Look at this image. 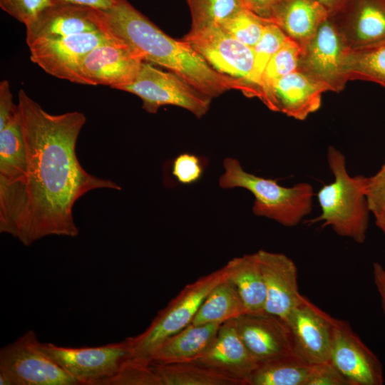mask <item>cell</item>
Returning a JSON list of instances; mask_svg holds the SVG:
<instances>
[{
	"label": "cell",
	"mask_w": 385,
	"mask_h": 385,
	"mask_svg": "<svg viewBox=\"0 0 385 385\" xmlns=\"http://www.w3.org/2000/svg\"><path fill=\"white\" fill-rule=\"evenodd\" d=\"M17 105L27 167L20 180L0 188V232L25 246L48 236L76 237V201L93 190L121 187L81 165L76 147L86 121L83 113H48L23 89Z\"/></svg>",
	"instance_id": "1"
},
{
	"label": "cell",
	"mask_w": 385,
	"mask_h": 385,
	"mask_svg": "<svg viewBox=\"0 0 385 385\" xmlns=\"http://www.w3.org/2000/svg\"><path fill=\"white\" fill-rule=\"evenodd\" d=\"M99 25L143 61L168 68L212 99L232 89L245 93L240 81L217 72L188 43L165 34L128 0H117L111 9L100 10Z\"/></svg>",
	"instance_id": "2"
},
{
	"label": "cell",
	"mask_w": 385,
	"mask_h": 385,
	"mask_svg": "<svg viewBox=\"0 0 385 385\" xmlns=\"http://www.w3.org/2000/svg\"><path fill=\"white\" fill-rule=\"evenodd\" d=\"M327 162L334 175L332 183L317 192L321 214L309 222H321L339 236L363 243L366 238L370 210L366 195V177L351 176L344 155L334 146L327 150Z\"/></svg>",
	"instance_id": "3"
},
{
	"label": "cell",
	"mask_w": 385,
	"mask_h": 385,
	"mask_svg": "<svg viewBox=\"0 0 385 385\" xmlns=\"http://www.w3.org/2000/svg\"><path fill=\"white\" fill-rule=\"evenodd\" d=\"M222 164L224 172L219 179L220 187L250 191L255 197V215L269 218L285 227H294L311 212L314 194L310 184L303 182L284 187L274 180L245 171L235 158H227Z\"/></svg>",
	"instance_id": "4"
},
{
	"label": "cell",
	"mask_w": 385,
	"mask_h": 385,
	"mask_svg": "<svg viewBox=\"0 0 385 385\" xmlns=\"http://www.w3.org/2000/svg\"><path fill=\"white\" fill-rule=\"evenodd\" d=\"M225 279L222 267L186 284L158 312L145 331L128 337L133 357L148 361L150 354L163 341L192 323L205 298Z\"/></svg>",
	"instance_id": "5"
},
{
	"label": "cell",
	"mask_w": 385,
	"mask_h": 385,
	"mask_svg": "<svg viewBox=\"0 0 385 385\" xmlns=\"http://www.w3.org/2000/svg\"><path fill=\"white\" fill-rule=\"evenodd\" d=\"M0 385H78L29 330L0 350Z\"/></svg>",
	"instance_id": "6"
},
{
	"label": "cell",
	"mask_w": 385,
	"mask_h": 385,
	"mask_svg": "<svg viewBox=\"0 0 385 385\" xmlns=\"http://www.w3.org/2000/svg\"><path fill=\"white\" fill-rule=\"evenodd\" d=\"M115 89L138 96L143 108L156 113L163 106L171 105L188 110L197 118L208 111L212 98L172 71H164L143 61L135 78Z\"/></svg>",
	"instance_id": "7"
},
{
	"label": "cell",
	"mask_w": 385,
	"mask_h": 385,
	"mask_svg": "<svg viewBox=\"0 0 385 385\" xmlns=\"http://www.w3.org/2000/svg\"><path fill=\"white\" fill-rule=\"evenodd\" d=\"M217 72L240 81L245 96L260 98L261 88L254 78L252 48L225 31L220 26L188 32L183 38Z\"/></svg>",
	"instance_id": "8"
},
{
	"label": "cell",
	"mask_w": 385,
	"mask_h": 385,
	"mask_svg": "<svg viewBox=\"0 0 385 385\" xmlns=\"http://www.w3.org/2000/svg\"><path fill=\"white\" fill-rule=\"evenodd\" d=\"M42 347L78 385H107L133 357L128 337L98 346L68 347L42 343Z\"/></svg>",
	"instance_id": "9"
},
{
	"label": "cell",
	"mask_w": 385,
	"mask_h": 385,
	"mask_svg": "<svg viewBox=\"0 0 385 385\" xmlns=\"http://www.w3.org/2000/svg\"><path fill=\"white\" fill-rule=\"evenodd\" d=\"M347 51L334 20L329 16L302 48L298 69L322 84L327 91L339 93L348 81L343 69Z\"/></svg>",
	"instance_id": "10"
},
{
	"label": "cell",
	"mask_w": 385,
	"mask_h": 385,
	"mask_svg": "<svg viewBox=\"0 0 385 385\" xmlns=\"http://www.w3.org/2000/svg\"><path fill=\"white\" fill-rule=\"evenodd\" d=\"M143 61L125 43L113 38L87 53L77 70L76 83L108 86L131 83Z\"/></svg>",
	"instance_id": "11"
},
{
	"label": "cell",
	"mask_w": 385,
	"mask_h": 385,
	"mask_svg": "<svg viewBox=\"0 0 385 385\" xmlns=\"http://www.w3.org/2000/svg\"><path fill=\"white\" fill-rule=\"evenodd\" d=\"M112 39L102 31L37 40L29 45L30 58L47 73L76 83L81 60L92 49Z\"/></svg>",
	"instance_id": "12"
},
{
	"label": "cell",
	"mask_w": 385,
	"mask_h": 385,
	"mask_svg": "<svg viewBox=\"0 0 385 385\" xmlns=\"http://www.w3.org/2000/svg\"><path fill=\"white\" fill-rule=\"evenodd\" d=\"M338 322V319L304 297L287 320L292 334L294 354L309 364L329 361Z\"/></svg>",
	"instance_id": "13"
},
{
	"label": "cell",
	"mask_w": 385,
	"mask_h": 385,
	"mask_svg": "<svg viewBox=\"0 0 385 385\" xmlns=\"http://www.w3.org/2000/svg\"><path fill=\"white\" fill-rule=\"evenodd\" d=\"M330 361L351 385L384 382L381 362L344 320L339 319L334 329Z\"/></svg>",
	"instance_id": "14"
},
{
	"label": "cell",
	"mask_w": 385,
	"mask_h": 385,
	"mask_svg": "<svg viewBox=\"0 0 385 385\" xmlns=\"http://www.w3.org/2000/svg\"><path fill=\"white\" fill-rule=\"evenodd\" d=\"M326 91L322 84L297 69L264 88L260 100L272 111L303 120L319 110Z\"/></svg>",
	"instance_id": "15"
},
{
	"label": "cell",
	"mask_w": 385,
	"mask_h": 385,
	"mask_svg": "<svg viewBox=\"0 0 385 385\" xmlns=\"http://www.w3.org/2000/svg\"><path fill=\"white\" fill-rule=\"evenodd\" d=\"M235 320L243 342L260 365L294 354L292 332L283 319L262 313L245 314Z\"/></svg>",
	"instance_id": "16"
},
{
	"label": "cell",
	"mask_w": 385,
	"mask_h": 385,
	"mask_svg": "<svg viewBox=\"0 0 385 385\" xmlns=\"http://www.w3.org/2000/svg\"><path fill=\"white\" fill-rule=\"evenodd\" d=\"M331 16L348 51L385 43V0H351Z\"/></svg>",
	"instance_id": "17"
},
{
	"label": "cell",
	"mask_w": 385,
	"mask_h": 385,
	"mask_svg": "<svg viewBox=\"0 0 385 385\" xmlns=\"http://www.w3.org/2000/svg\"><path fill=\"white\" fill-rule=\"evenodd\" d=\"M257 253L267 289L265 312L287 322L304 298L299 290L297 266L282 253L264 250Z\"/></svg>",
	"instance_id": "18"
},
{
	"label": "cell",
	"mask_w": 385,
	"mask_h": 385,
	"mask_svg": "<svg viewBox=\"0 0 385 385\" xmlns=\"http://www.w3.org/2000/svg\"><path fill=\"white\" fill-rule=\"evenodd\" d=\"M192 361L230 375L243 385H248L260 366L243 342L235 319L221 324L207 349Z\"/></svg>",
	"instance_id": "19"
},
{
	"label": "cell",
	"mask_w": 385,
	"mask_h": 385,
	"mask_svg": "<svg viewBox=\"0 0 385 385\" xmlns=\"http://www.w3.org/2000/svg\"><path fill=\"white\" fill-rule=\"evenodd\" d=\"M25 26L28 46L37 40L101 31L99 9L64 4L48 6Z\"/></svg>",
	"instance_id": "20"
},
{
	"label": "cell",
	"mask_w": 385,
	"mask_h": 385,
	"mask_svg": "<svg viewBox=\"0 0 385 385\" xmlns=\"http://www.w3.org/2000/svg\"><path fill=\"white\" fill-rule=\"evenodd\" d=\"M329 16L327 10L317 0H282L270 21L303 48Z\"/></svg>",
	"instance_id": "21"
},
{
	"label": "cell",
	"mask_w": 385,
	"mask_h": 385,
	"mask_svg": "<svg viewBox=\"0 0 385 385\" xmlns=\"http://www.w3.org/2000/svg\"><path fill=\"white\" fill-rule=\"evenodd\" d=\"M221 324H190L163 341L150 354L148 361L173 364L192 361L215 339Z\"/></svg>",
	"instance_id": "22"
},
{
	"label": "cell",
	"mask_w": 385,
	"mask_h": 385,
	"mask_svg": "<svg viewBox=\"0 0 385 385\" xmlns=\"http://www.w3.org/2000/svg\"><path fill=\"white\" fill-rule=\"evenodd\" d=\"M223 268L226 279L237 289L247 314L266 313L267 289L257 252L235 257Z\"/></svg>",
	"instance_id": "23"
},
{
	"label": "cell",
	"mask_w": 385,
	"mask_h": 385,
	"mask_svg": "<svg viewBox=\"0 0 385 385\" xmlns=\"http://www.w3.org/2000/svg\"><path fill=\"white\" fill-rule=\"evenodd\" d=\"M26 167V147L17 107L15 113L0 128V188L20 180Z\"/></svg>",
	"instance_id": "24"
},
{
	"label": "cell",
	"mask_w": 385,
	"mask_h": 385,
	"mask_svg": "<svg viewBox=\"0 0 385 385\" xmlns=\"http://www.w3.org/2000/svg\"><path fill=\"white\" fill-rule=\"evenodd\" d=\"M245 314L246 308L237 289L225 278L205 298L191 324H222Z\"/></svg>",
	"instance_id": "25"
},
{
	"label": "cell",
	"mask_w": 385,
	"mask_h": 385,
	"mask_svg": "<svg viewBox=\"0 0 385 385\" xmlns=\"http://www.w3.org/2000/svg\"><path fill=\"white\" fill-rule=\"evenodd\" d=\"M153 364L162 385H243L230 375L195 361Z\"/></svg>",
	"instance_id": "26"
},
{
	"label": "cell",
	"mask_w": 385,
	"mask_h": 385,
	"mask_svg": "<svg viewBox=\"0 0 385 385\" xmlns=\"http://www.w3.org/2000/svg\"><path fill=\"white\" fill-rule=\"evenodd\" d=\"M311 366L292 354L261 364L248 385H304Z\"/></svg>",
	"instance_id": "27"
},
{
	"label": "cell",
	"mask_w": 385,
	"mask_h": 385,
	"mask_svg": "<svg viewBox=\"0 0 385 385\" xmlns=\"http://www.w3.org/2000/svg\"><path fill=\"white\" fill-rule=\"evenodd\" d=\"M343 69L348 81H370L385 88V43L361 51H347Z\"/></svg>",
	"instance_id": "28"
},
{
	"label": "cell",
	"mask_w": 385,
	"mask_h": 385,
	"mask_svg": "<svg viewBox=\"0 0 385 385\" xmlns=\"http://www.w3.org/2000/svg\"><path fill=\"white\" fill-rule=\"evenodd\" d=\"M191 16L190 32L220 26L246 9L243 0H186Z\"/></svg>",
	"instance_id": "29"
},
{
	"label": "cell",
	"mask_w": 385,
	"mask_h": 385,
	"mask_svg": "<svg viewBox=\"0 0 385 385\" xmlns=\"http://www.w3.org/2000/svg\"><path fill=\"white\" fill-rule=\"evenodd\" d=\"M302 52V46L288 38L266 66L261 79V95L264 88L298 69Z\"/></svg>",
	"instance_id": "30"
},
{
	"label": "cell",
	"mask_w": 385,
	"mask_h": 385,
	"mask_svg": "<svg viewBox=\"0 0 385 385\" xmlns=\"http://www.w3.org/2000/svg\"><path fill=\"white\" fill-rule=\"evenodd\" d=\"M270 20L244 9L223 22L220 26L235 38L253 48L262 36Z\"/></svg>",
	"instance_id": "31"
},
{
	"label": "cell",
	"mask_w": 385,
	"mask_h": 385,
	"mask_svg": "<svg viewBox=\"0 0 385 385\" xmlns=\"http://www.w3.org/2000/svg\"><path fill=\"white\" fill-rule=\"evenodd\" d=\"M288 38L277 25L270 21L266 25L260 40L252 48L254 53V78L260 88L262 76L267 63L272 56L284 44Z\"/></svg>",
	"instance_id": "32"
},
{
	"label": "cell",
	"mask_w": 385,
	"mask_h": 385,
	"mask_svg": "<svg viewBox=\"0 0 385 385\" xmlns=\"http://www.w3.org/2000/svg\"><path fill=\"white\" fill-rule=\"evenodd\" d=\"M107 385H162L152 362L131 357Z\"/></svg>",
	"instance_id": "33"
},
{
	"label": "cell",
	"mask_w": 385,
	"mask_h": 385,
	"mask_svg": "<svg viewBox=\"0 0 385 385\" xmlns=\"http://www.w3.org/2000/svg\"><path fill=\"white\" fill-rule=\"evenodd\" d=\"M53 4V0H0L1 9L25 26Z\"/></svg>",
	"instance_id": "34"
},
{
	"label": "cell",
	"mask_w": 385,
	"mask_h": 385,
	"mask_svg": "<svg viewBox=\"0 0 385 385\" xmlns=\"http://www.w3.org/2000/svg\"><path fill=\"white\" fill-rule=\"evenodd\" d=\"M203 168L198 157L184 153L178 155L172 165V174L183 185L197 182L202 177Z\"/></svg>",
	"instance_id": "35"
},
{
	"label": "cell",
	"mask_w": 385,
	"mask_h": 385,
	"mask_svg": "<svg viewBox=\"0 0 385 385\" xmlns=\"http://www.w3.org/2000/svg\"><path fill=\"white\" fill-rule=\"evenodd\" d=\"M366 195L374 217L385 212V160L374 175L366 177Z\"/></svg>",
	"instance_id": "36"
},
{
	"label": "cell",
	"mask_w": 385,
	"mask_h": 385,
	"mask_svg": "<svg viewBox=\"0 0 385 385\" xmlns=\"http://www.w3.org/2000/svg\"><path fill=\"white\" fill-rule=\"evenodd\" d=\"M304 385H351V383L329 360L312 364Z\"/></svg>",
	"instance_id": "37"
},
{
	"label": "cell",
	"mask_w": 385,
	"mask_h": 385,
	"mask_svg": "<svg viewBox=\"0 0 385 385\" xmlns=\"http://www.w3.org/2000/svg\"><path fill=\"white\" fill-rule=\"evenodd\" d=\"M17 104L13 101L9 82L3 80L0 83V128L11 118L17 110Z\"/></svg>",
	"instance_id": "38"
},
{
	"label": "cell",
	"mask_w": 385,
	"mask_h": 385,
	"mask_svg": "<svg viewBox=\"0 0 385 385\" xmlns=\"http://www.w3.org/2000/svg\"><path fill=\"white\" fill-rule=\"evenodd\" d=\"M282 0H243L246 9L259 16L270 20L274 9Z\"/></svg>",
	"instance_id": "39"
},
{
	"label": "cell",
	"mask_w": 385,
	"mask_h": 385,
	"mask_svg": "<svg viewBox=\"0 0 385 385\" xmlns=\"http://www.w3.org/2000/svg\"><path fill=\"white\" fill-rule=\"evenodd\" d=\"M54 4H71L105 11L113 7L117 0H53Z\"/></svg>",
	"instance_id": "40"
},
{
	"label": "cell",
	"mask_w": 385,
	"mask_h": 385,
	"mask_svg": "<svg viewBox=\"0 0 385 385\" xmlns=\"http://www.w3.org/2000/svg\"><path fill=\"white\" fill-rule=\"evenodd\" d=\"M373 277L385 317V269L380 263L376 262L373 264Z\"/></svg>",
	"instance_id": "41"
},
{
	"label": "cell",
	"mask_w": 385,
	"mask_h": 385,
	"mask_svg": "<svg viewBox=\"0 0 385 385\" xmlns=\"http://www.w3.org/2000/svg\"><path fill=\"white\" fill-rule=\"evenodd\" d=\"M327 10L329 16L340 11L351 0H317Z\"/></svg>",
	"instance_id": "42"
},
{
	"label": "cell",
	"mask_w": 385,
	"mask_h": 385,
	"mask_svg": "<svg viewBox=\"0 0 385 385\" xmlns=\"http://www.w3.org/2000/svg\"><path fill=\"white\" fill-rule=\"evenodd\" d=\"M376 225L384 232L385 235V212L374 217Z\"/></svg>",
	"instance_id": "43"
}]
</instances>
